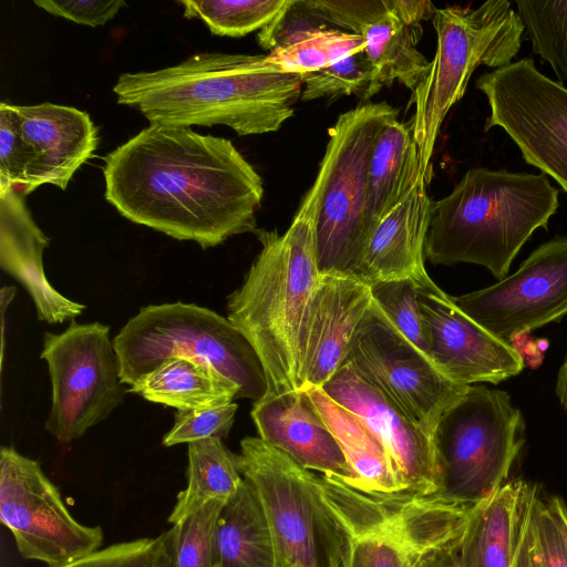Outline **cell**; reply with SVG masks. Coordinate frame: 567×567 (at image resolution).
<instances>
[{"mask_svg":"<svg viewBox=\"0 0 567 567\" xmlns=\"http://www.w3.org/2000/svg\"><path fill=\"white\" fill-rule=\"evenodd\" d=\"M423 173L411 125L386 123L375 141L368 171V209L372 231Z\"/></svg>","mask_w":567,"mask_h":567,"instance_id":"83f0119b","label":"cell"},{"mask_svg":"<svg viewBox=\"0 0 567 567\" xmlns=\"http://www.w3.org/2000/svg\"><path fill=\"white\" fill-rule=\"evenodd\" d=\"M386 102L368 103L339 115L317 178L321 200L316 221L319 274L355 278L372 233L368 209V171L383 126L398 118Z\"/></svg>","mask_w":567,"mask_h":567,"instance_id":"ba28073f","label":"cell"},{"mask_svg":"<svg viewBox=\"0 0 567 567\" xmlns=\"http://www.w3.org/2000/svg\"><path fill=\"white\" fill-rule=\"evenodd\" d=\"M187 485L178 495L168 517L176 525L210 501H227L244 477L238 455L221 439L209 437L188 443Z\"/></svg>","mask_w":567,"mask_h":567,"instance_id":"f1b7e54d","label":"cell"},{"mask_svg":"<svg viewBox=\"0 0 567 567\" xmlns=\"http://www.w3.org/2000/svg\"><path fill=\"white\" fill-rule=\"evenodd\" d=\"M113 344L121 382L128 386L164 361L184 357L209 364L231 381L238 399L258 401L267 393L265 369L249 340L227 318L195 303L143 307Z\"/></svg>","mask_w":567,"mask_h":567,"instance_id":"52a82bcc","label":"cell"},{"mask_svg":"<svg viewBox=\"0 0 567 567\" xmlns=\"http://www.w3.org/2000/svg\"><path fill=\"white\" fill-rule=\"evenodd\" d=\"M267 59L284 73L306 74L364 51L361 35L330 27L309 12L302 0L286 7L258 33Z\"/></svg>","mask_w":567,"mask_h":567,"instance_id":"603a6c76","label":"cell"},{"mask_svg":"<svg viewBox=\"0 0 567 567\" xmlns=\"http://www.w3.org/2000/svg\"><path fill=\"white\" fill-rule=\"evenodd\" d=\"M225 501L215 499L187 516L174 528L173 567H218L215 527Z\"/></svg>","mask_w":567,"mask_h":567,"instance_id":"836d02e7","label":"cell"},{"mask_svg":"<svg viewBox=\"0 0 567 567\" xmlns=\"http://www.w3.org/2000/svg\"><path fill=\"white\" fill-rule=\"evenodd\" d=\"M372 300L370 286L355 278L320 276L311 308L302 386L321 388L342 365Z\"/></svg>","mask_w":567,"mask_h":567,"instance_id":"7402d4cb","label":"cell"},{"mask_svg":"<svg viewBox=\"0 0 567 567\" xmlns=\"http://www.w3.org/2000/svg\"><path fill=\"white\" fill-rule=\"evenodd\" d=\"M537 487L503 483L475 505L457 545L460 567H514Z\"/></svg>","mask_w":567,"mask_h":567,"instance_id":"cb8c5ba5","label":"cell"},{"mask_svg":"<svg viewBox=\"0 0 567 567\" xmlns=\"http://www.w3.org/2000/svg\"><path fill=\"white\" fill-rule=\"evenodd\" d=\"M34 4L52 16L95 28L112 20L126 3L123 0H34Z\"/></svg>","mask_w":567,"mask_h":567,"instance_id":"60d3db41","label":"cell"},{"mask_svg":"<svg viewBox=\"0 0 567 567\" xmlns=\"http://www.w3.org/2000/svg\"><path fill=\"white\" fill-rule=\"evenodd\" d=\"M422 284L425 282L412 278L386 280L371 285L370 290L373 301L391 323L426 354L425 331L417 301Z\"/></svg>","mask_w":567,"mask_h":567,"instance_id":"d590c367","label":"cell"},{"mask_svg":"<svg viewBox=\"0 0 567 567\" xmlns=\"http://www.w3.org/2000/svg\"><path fill=\"white\" fill-rule=\"evenodd\" d=\"M533 52L567 82V1H514Z\"/></svg>","mask_w":567,"mask_h":567,"instance_id":"1f68e13d","label":"cell"},{"mask_svg":"<svg viewBox=\"0 0 567 567\" xmlns=\"http://www.w3.org/2000/svg\"><path fill=\"white\" fill-rule=\"evenodd\" d=\"M21 134L33 154L28 195L43 184L65 189L74 173L97 147V128L89 113L73 106L44 102L14 105Z\"/></svg>","mask_w":567,"mask_h":567,"instance_id":"d6986e66","label":"cell"},{"mask_svg":"<svg viewBox=\"0 0 567 567\" xmlns=\"http://www.w3.org/2000/svg\"><path fill=\"white\" fill-rule=\"evenodd\" d=\"M419 567H460L457 545L435 551L421 563Z\"/></svg>","mask_w":567,"mask_h":567,"instance_id":"b9f144b4","label":"cell"},{"mask_svg":"<svg viewBox=\"0 0 567 567\" xmlns=\"http://www.w3.org/2000/svg\"><path fill=\"white\" fill-rule=\"evenodd\" d=\"M422 28L405 23L389 9L362 34L364 53L383 86L399 81L412 92L425 79L430 61L416 49Z\"/></svg>","mask_w":567,"mask_h":567,"instance_id":"f546056e","label":"cell"},{"mask_svg":"<svg viewBox=\"0 0 567 567\" xmlns=\"http://www.w3.org/2000/svg\"><path fill=\"white\" fill-rule=\"evenodd\" d=\"M524 430L523 415L507 392L470 385L443 413L433 434L440 493L473 505L489 497L507 478Z\"/></svg>","mask_w":567,"mask_h":567,"instance_id":"9c48e42d","label":"cell"},{"mask_svg":"<svg viewBox=\"0 0 567 567\" xmlns=\"http://www.w3.org/2000/svg\"><path fill=\"white\" fill-rule=\"evenodd\" d=\"M238 405L229 403L202 410H177L173 427L164 435L163 445L173 446L209 437H226L234 424Z\"/></svg>","mask_w":567,"mask_h":567,"instance_id":"74e56055","label":"cell"},{"mask_svg":"<svg viewBox=\"0 0 567 567\" xmlns=\"http://www.w3.org/2000/svg\"><path fill=\"white\" fill-rule=\"evenodd\" d=\"M538 492V491H537ZM529 525L537 567H567V546L549 508L547 498L535 494Z\"/></svg>","mask_w":567,"mask_h":567,"instance_id":"ab89813d","label":"cell"},{"mask_svg":"<svg viewBox=\"0 0 567 567\" xmlns=\"http://www.w3.org/2000/svg\"><path fill=\"white\" fill-rule=\"evenodd\" d=\"M127 392L177 410H202L233 403L239 390L209 364L175 357L145 374Z\"/></svg>","mask_w":567,"mask_h":567,"instance_id":"4316f807","label":"cell"},{"mask_svg":"<svg viewBox=\"0 0 567 567\" xmlns=\"http://www.w3.org/2000/svg\"><path fill=\"white\" fill-rule=\"evenodd\" d=\"M301 389L309 395L355 474L357 487L378 492L402 491L388 452L367 425L322 388L305 385Z\"/></svg>","mask_w":567,"mask_h":567,"instance_id":"d4e9b609","label":"cell"},{"mask_svg":"<svg viewBox=\"0 0 567 567\" xmlns=\"http://www.w3.org/2000/svg\"><path fill=\"white\" fill-rule=\"evenodd\" d=\"M174 528L156 537L116 543L59 567H173Z\"/></svg>","mask_w":567,"mask_h":567,"instance_id":"e575fe53","label":"cell"},{"mask_svg":"<svg viewBox=\"0 0 567 567\" xmlns=\"http://www.w3.org/2000/svg\"><path fill=\"white\" fill-rule=\"evenodd\" d=\"M0 519L19 554L48 567L83 558L103 543L100 526H86L68 511L40 464L11 446L0 450Z\"/></svg>","mask_w":567,"mask_h":567,"instance_id":"4fadbf2b","label":"cell"},{"mask_svg":"<svg viewBox=\"0 0 567 567\" xmlns=\"http://www.w3.org/2000/svg\"><path fill=\"white\" fill-rule=\"evenodd\" d=\"M105 199L126 219L203 249L256 231L260 175L231 141L151 123L104 157Z\"/></svg>","mask_w":567,"mask_h":567,"instance_id":"6da1fadb","label":"cell"},{"mask_svg":"<svg viewBox=\"0 0 567 567\" xmlns=\"http://www.w3.org/2000/svg\"><path fill=\"white\" fill-rule=\"evenodd\" d=\"M514 567H537L533 553V540L529 517L526 528L524 530L522 544Z\"/></svg>","mask_w":567,"mask_h":567,"instance_id":"7bdbcfd3","label":"cell"},{"mask_svg":"<svg viewBox=\"0 0 567 567\" xmlns=\"http://www.w3.org/2000/svg\"><path fill=\"white\" fill-rule=\"evenodd\" d=\"M547 502L567 546V505L559 496L547 497Z\"/></svg>","mask_w":567,"mask_h":567,"instance_id":"ee69618b","label":"cell"},{"mask_svg":"<svg viewBox=\"0 0 567 567\" xmlns=\"http://www.w3.org/2000/svg\"><path fill=\"white\" fill-rule=\"evenodd\" d=\"M323 567H419L458 545L476 504L441 493L369 491L310 472Z\"/></svg>","mask_w":567,"mask_h":567,"instance_id":"277c9868","label":"cell"},{"mask_svg":"<svg viewBox=\"0 0 567 567\" xmlns=\"http://www.w3.org/2000/svg\"><path fill=\"white\" fill-rule=\"evenodd\" d=\"M427 357L451 381L497 384L520 373L522 354L466 315L432 279L420 285Z\"/></svg>","mask_w":567,"mask_h":567,"instance_id":"2e32d148","label":"cell"},{"mask_svg":"<svg viewBox=\"0 0 567 567\" xmlns=\"http://www.w3.org/2000/svg\"><path fill=\"white\" fill-rule=\"evenodd\" d=\"M25 196L17 186H0V267L28 291L41 321L56 324L73 320L85 306L64 297L49 282L42 257L50 240L33 220Z\"/></svg>","mask_w":567,"mask_h":567,"instance_id":"ffe728a7","label":"cell"},{"mask_svg":"<svg viewBox=\"0 0 567 567\" xmlns=\"http://www.w3.org/2000/svg\"><path fill=\"white\" fill-rule=\"evenodd\" d=\"M558 196L544 173L471 168L447 196L432 200L424 256L480 265L501 280L534 231L548 228Z\"/></svg>","mask_w":567,"mask_h":567,"instance_id":"5b68a950","label":"cell"},{"mask_svg":"<svg viewBox=\"0 0 567 567\" xmlns=\"http://www.w3.org/2000/svg\"><path fill=\"white\" fill-rule=\"evenodd\" d=\"M315 17L336 29L363 34L388 11V0H302Z\"/></svg>","mask_w":567,"mask_h":567,"instance_id":"f35d334b","label":"cell"},{"mask_svg":"<svg viewBox=\"0 0 567 567\" xmlns=\"http://www.w3.org/2000/svg\"><path fill=\"white\" fill-rule=\"evenodd\" d=\"M288 0H181L186 19L202 20L219 37L239 38L261 30L286 7Z\"/></svg>","mask_w":567,"mask_h":567,"instance_id":"4dcf8cb0","label":"cell"},{"mask_svg":"<svg viewBox=\"0 0 567 567\" xmlns=\"http://www.w3.org/2000/svg\"><path fill=\"white\" fill-rule=\"evenodd\" d=\"M383 87L364 51L349 55L332 65L302 74L301 101L341 95H355L368 101Z\"/></svg>","mask_w":567,"mask_h":567,"instance_id":"d6a6232c","label":"cell"},{"mask_svg":"<svg viewBox=\"0 0 567 567\" xmlns=\"http://www.w3.org/2000/svg\"><path fill=\"white\" fill-rule=\"evenodd\" d=\"M432 23L435 53L410 101L415 105L411 130L426 183L442 123L463 97L473 72L480 65L495 70L511 64L524 35V25L508 0L436 9Z\"/></svg>","mask_w":567,"mask_h":567,"instance_id":"8992f818","label":"cell"},{"mask_svg":"<svg viewBox=\"0 0 567 567\" xmlns=\"http://www.w3.org/2000/svg\"><path fill=\"white\" fill-rule=\"evenodd\" d=\"M321 184L316 177L289 228L257 229L261 250L243 285L227 298V319L255 348L265 369L266 394L300 390L311 308L320 279L316 221Z\"/></svg>","mask_w":567,"mask_h":567,"instance_id":"3957f363","label":"cell"},{"mask_svg":"<svg viewBox=\"0 0 567 567\" xmlns=\"http://www.w3.org/2000/svg\"><path fill=\"white\" fill-rule=\"evenodd\" d=\"M238 462L265 511L275 543L276 567H323L311 471L260 437L241 440Z\"/></svg>","mask_w":567,"mask_h":567,"instance_id":"9a60e30c","label":"cell"},{"mask_svg":"<svg viewBox=\"0 0 567 567\" xmlns=\"http://www.w3.org/2000/svg\"><path fill=\"white\" fill-rule=\"evenodd\" d=\"M556 394L563 409L567 413V358L558 372Z\"/></svg>","mask_w":567,"mask_h":567,"instance_id":"bcb514c9","label":"cell"},{"mask_svg":"<svg viewBox=\"0 0 567 567\" xmlns=\"http://www.w3.org/2000/svg\"><path fill=\"white\" fill-rule=\"evenodd\" d=\"M16 287L11 286V287H3L1 289V302H0V307H1V334H2V338H1V341H2V346H1V361H3V352H4V317H6V309L7 307L10 305V302L12 301L14 295H16Z\"/></svg>","mask_w":567,"mask_h":567,"instance_id":"f6af8a7d","label":"cell"},{"mask_svg":"<svg viewBox=\"0 0 567 567\" xmlns=\"http://www.w3.org/2000/svg\"><path fill=\"white\" fill-rule=\"evenodd\" d=\"M455 303L497 338L509 340L567 315V236L537 247L511 276L456 298Z\"/></svg>","mask_w":567,"mask_h":567,"instance_id":"5bb4252c","label":"cell"},{"mask_svg":"<svg viewBox=\"0 0 567 567\" xmlns=\"http://www.w3.org/2000/svg\"><path fill=\"white\" fill-rule=\"evenodd\" d=\"M41 359L48 363L51 409L45 430L65 444L80 439L124 401L118 358L110 327L74 319L61 333L43 336Z\"/></svg>","mask_w":567,"mask_h":567,"instance_id":"30bf717a","label":"cell"},{"mask_svg":"<svg viewBox=\"0 0 567 567\" xmlns=\"http://www.w3.org/2000/svg\"><path fill=\"white\" fill-rule=\"evenodd\" d=\"M33 163V154L21 134L13 104H0V186L24 189Z\"/></svg>","mask_w":567,"mask_h":567,"instance_id":"8d00e7d4","label":"cell"},{"mask_svg":"<svg viewBox=\"0 0 567 567\" xmlns=\"http://www.w3.org/2000/svg\"><path fill=\"white\" fill-rule=\"evenodd\" d=\"M215 553L218 567H276L275 543L265 511L245 478L219 513Z\"/></svg>","mask_w":567,"mask_h":567,"instance_id":"484cf974","label":"cell"},{"mask_svg":"<svg viewBox=\"0 0 567 567\" xmlns=\"http://www.w3.org/2000/svg\"><path fill=\"white\" fill-rule=\"evenodd\" d=\"M321 388L355 414L381 442L403 489L440 493L442 478L433 435L409 421L347 363Z\"/></svg>","mask_w":567,"mask_h":567,"instance_id":"e0dca14e","label":"cell"},{"mask_svg":"<svg viewBox=\"0 0 567 567\" xmlns=\"http://www.w3.org/2000/svg\"><path fill=\"white\" fill-rule=\"evenodd\" d=\"M476 87L489 115L484 132L501 127L524 161L567 193V89L537 70L530 58L482 74Z\"/></svg>","mask_w":567,"mask_h":567,"instance_id":"7c38bea8","label":"cell"},{"mask_svg":"<svg viewBox=\"0 0 567 567\" xmlns=\"http://www.w3.org/2000/svg\"><path fill=\"white\" fill-rule=\"evenodd\" d=\"M421 173L402 198L381 218L364 247L355 279L368 286L412 278L430 280L424 267V246L432 199Z\"/></svg>","mask_w":567,"mask_h":567,"instance_id":"44dd1931","label":"cell"},{"mask_svg":"<svg viewBox=\"0 0 567 567\" xmlns=\"http://www.w3.org/2000/svg\"><path fill=\"white\" fill-rule=\"evenodd\" d=\"M343 363L431 435L443 413L470 386L446 378L373 300L353 334Z\"/></svg>","mask_w":567,"mask_h":567,"instance_id":"8fae6325","label":"cell"},{"mask_svg":"<svg viewBox=\"0 0 567 567\" xmlns=\"http://www.w3.org/2000/svg\"><path fill=\"white\" fill-rule=\"evenodd\" d=\"M251 417L259 437L301 467L358 486L355 474L305 390L265 394L255 401Z\"/></svg>","mask_w":567,"mask_h":567,"instance_id":"ac0fdd59","label":"cell"},{"mask_svg":"<svg viewBox=\"0 0 567 567\" xmlns=\"http://www.w3.org/2000/svg\"><path fill=\"white\" fill-rule=\"evenodd\" d=\"M113 92L150 123L260 135L293 116L302 74L277 70L266 54L199 52L159 70L122 73Z\"/></svg>","mask_w":567,"mask_h":567,"instance_id":"7a4b0ae2","label":"cell"}]
</instances>
